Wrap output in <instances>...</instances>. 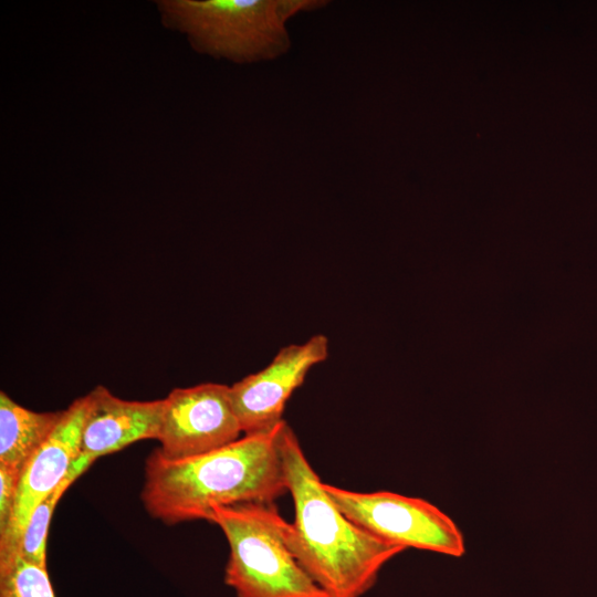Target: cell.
<instances>
[{
	"mask_svg": "<svg viewBox=\"0 0 597 597\" xmlns=\"http://www.w3.org/2000/svg\"><path fill=\"white\" fill-rule=\"evenodd\" d=\"M341 512L371 535L399 545L453 557L465 552L457 524L432 503L389 491L356 492L323 483Z\"/></svg>",
	"mask_w": 597,
	"mask_h": 597,
	"instance_id": "obj_5",
	"label": "cell"
},
{
	"mask_svg": "<svg viewBox=\"0 0 597 597\" xmlns=\"http://www.w3.org/2000/svg\"><path fill=\"white\" fill-rule=\"evenodd\" d=\"M88 407L87 394L63 410L49 439L23 468L11 519L0 533V569L17 558L18 545L32 512L64 481L78 457Z\"/></svg>",
	"mask_w": 597,
	"mask_h": 597,
	"instance_id": "obj_7",
	"label": "cell"
},
{
	"mask_svg": "<svg viewBox=\"0 0 597 597\" xmlns=\"http://www.w3.org/2000/svg\"><path fill=\"white\" fill-rule=\"evenodd\" d=\"M92 463L87 458L78 455L71 465L64 481L49 498L34 509L20 538L17 557L46 568V538L54 509L67 488Z\"/></svg>",
	"mask_w": 597,
	"mask_h": 597,
	"instance_id": "obj_11",
	"label": "cell"
},
{
	"mask_svg": "<svg viewBox=\"0 0 597 597\" xmlns=\"http://www.w3.org/2000/svg\"><path fill=\"white\" fill-rule=\"evenodd\" d=\"M328 356V339L316 334L302 344L281 348L272 362L230 386L234 411L244 434L272 430L291 395L304 381L310 369Z\"/></svg>",
	"mask_w": 597,
	"mask_h": 597,
	"instance_id": "obj_8",
	"label": "cell"
},
{
	"mask_svg": "<svg viewBox=\"0 0 597 597\" xmlns=\"http://www.w3.org/2000/svg\"><path fill=\"white\" fill-rule=\"evenodd\" d=\"M279 440L294 503L286 536L292 554L328 597H362L383 566L405 548L371 535L341 512L284 420Z\"/></svg>",
	"mask_w": 597,
	"mask_h": 597,
	"instance_id": "obj_2",
	"label": "cell"
},
{
	"mask_svg": "<svg viewBox=\"0 0 597 597\" xmlns=\"http://www.w3.org/2000/svg\"><path fill=\"white\" fill-rule=\"evenodd\" d=\"M282 422L191 458L167 459L155 449L145 461L140 496L146 511L171 525L208 521L214 506L274 502L287 492Z\"/></svg>",
	"mask_w": 597,
	"mask_h": 597,
	"instance_id": "obj_1",
	"label": "cell"
},
{
	"mask_svg": "<svg viewBox=\"0 0 597 597\" xmlns=\"http://www.w3.org/2000/svg\"><path fill=\"white\" fill-rule=\"evenodd\" d=\"M163 24L198 53L237 64L273 61L292 45L289 21L326 0H157Z\"/></svg>",
	"mask_w": 597,
	"mask_h": 597,
	"instance_id": "obj_3",
	"label": "cell"
},
{
	"mask_svg": "<svg viewBox=\"0 0 597 597\" xmlns=\"http://www.w3.org/2000/svg\"><path fill=\"white\" fill-rule=\"evenodd\" d=\"M208 521L229 543L224 582L238 597H328L292 554L274 502L214 506Z\"/></svg>",
	"mask_w": 597,
	"mask_h": 597,
	"instance_id": "obj_4",
	"label": "cell"
},
{
	"mask_svg": "<svg viewBox=\"0 0 597 597\" xmlns=\"http://www.w3.org/2000/svg\"><path fill=\"white\" fill-rule=\"evenodd\" d=\"M21 472L0 464V533H2L11 519Z\"/></svg>",
	"mask_w": 597,
	"mask_h": 597,
	"instance_id": "obj_13",
	"label": "cell"
},
{
	"mask_svg": "<svg viewBox=\"0 0 597 597\" xmlns=\"http://www.w3.org/2000/svg\"><path fill=\"white\" fill-rule=\"evenodd\" d=\"M80 455L92 461L144 439L159 437L165 400H125L104 386L90 394Z\"/></svg>",
	"mask_w": 597,
	"mask_h": 597,
	"instance_id": "obj_9",
	"label": "cell"
},
{
	"mask_svg": "<svg viewBox=\"0 0 597 597\" xmlns=\"http://www.w3.org/2000/svg\"><path fill=\"white\" fill-rule=\"evenodd\" d=\"M62 411L36 412L0 392V464L23 468L55 429Z\"/></svg>",
	"mask_w": 597,
	"mask_h": 597,
	"instance_id": "obj_10",
	"label": "cell"
},
{
	"mask_svg": "<svg viewBox=\"0 0 597 597\" xmlns=\"http://www.w3.org/2000/svg\"><path fill=\"white\" fill-rule=\"evenodd\" d=\"M0 597H55L46 568L17 557L0 569Z\"/></svg>",
	"mask_w": 597,
	"mask_h": 597,
	"instance_id": "obj_12",
	"label": "cell"
},
{
	"mask_svg": "<svg viewBox=\"0 0 597 597\" xmlns=\"http://www.w3.org/2000/svg\"><path fill=\"white\" fill-rule=\"evenodd\" d=\"M164 400L157 451L167 459L217 450L238 440L242 432L230 386L206 383L175 388Z\"/></svg>",
	"mask_w": 597,
	"mask_h": 597,
	"instance_id": "obj_6",
	"label": "cell"
}]
</instances>
